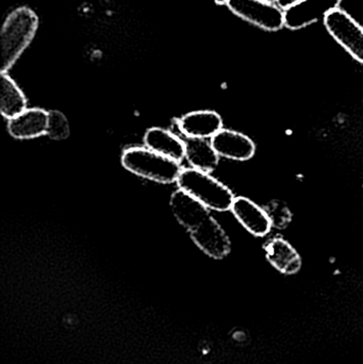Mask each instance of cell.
I'll list each match as a JSON object with an SVG mask.
<instances>
[{"instance_id": "cell-12", "label": "cell", "mask_w": 363, "mask_h": 364, "mask_svg": "<svg viewBox=\"0 0 363 364\" xmlns=\"http://www.w3.org/2000/svg\"><path fill=\"white\" fill-rule=\"evenodd\" d=\"M266 259L277 271L285 275H293L302 269V258L298 250L281 237H272L264 246Z\"/></svg>"}, {"instance_id": "cell-10", "label": "cell", "mask_w": 363, "mask_h": 364, "mask_svg": "<svg viewBox=\"0 0 363 364\" xmlns=\"http://www.w3.org/2000/svg\"><path fill=\"white\" fill-rule=\"evenodd\" d=\"M170 203L175 218L189 232L211 216L206 205L180 188L173 193Z\"/></svg>"}, {"instance_id": "cell-7", "label": "cell", "mask_w": 363, "mask_h": 364, "mask_svg": "<svg viewBox=\"0 0 363 364\" xmlns=\"http://www.w3.org/2000/svg\"><path fill=\"white\" fill-rule=\"evenodd\" d=\"M190 235L200 250L215 260L225 258L232 250L229 237L212 216L190 231Z\"/></svg>"}, {"instance_id": "cell-11", "label": "cell", "mask_w": 363, "mask_h": 364, "mask_svg": "<svg viewBox=\"0 0 363 364\" xmlns=\"http://www.w3.org/2000/svg\"><path fill=\"white\" fill-rule=\"evenodd\" d=\"M185 138L212 139L223 129V119L215 111H194L177 122Z\"/></svg>"}, {"instance_id": "cell-16", "label": "cell", "mask_w": 363, "mask_h": 364, "mask_svg": "<svg viewBox=\"0 0 363 364\" xmlns=\"http://www.w3.org/2000/svg\"><path fill=\"white\" fill-rule=\"evenodd\" d=\"M0 111L4 117L11 119L27 110L25 95L6 73L0 75Z\"/></svg>"}, {"instance_id": "cell-19", "label": "cell", "mask_w": 363, "mask_h": 364, "mask_svg": "<svg viewBox=\"0 0 363 364\" xmlns=\"http://www.w3.org/2000/svg\"><path fill=\"white\" fill-rule=\"evenodd\" d=\"M300 0H277L276 4L281 6L283 10L289 8V6H293V4H298Z\"/></svg>"}, {"instance_id": "cell-18", "label": "cell", "mask_w": 363, "mask_h": 364, "mask_svg": "<svg viewBox=\"0 0 363 364\" xmlns=\"http://www.w3.org/2000/svg\"><path fill=\"white\" fill-rule=\"evenodd\" d=\"M46 134L55 141L65 140L70 136V125L63 113L57 110L49 111Z\"/></svg>"}, {"instance_id": "cell-9", "label": "cell", "mask_w": 363, "mask_h": 364, "mask_svg": "<svg viewBox=\"0 0 363 364\" xmlns=\"http://www.w3.org/2000/svg\"><path fill=\"white\" fill-rule=\"evenodd\" d=\"M230 210L239 223L255 237H266L273 228L264 208L247 197H236Z\"/></svg>"}, {"instance_id": "cell-8", "label": "cell", "mask_w": 363, "mask_h": 364, "mask_svg": "<svg viewBox=\"0 0 363 364\" xmlns=\"http://www.w3.org/2000/svg\"><path fill=\"white\" fill-rule=\"evenodd\" d=\"M211 144L220 157L234 161H247L256 154V144L246 134L234 130L222 129L212 139Z\"/></svg>"}, {"instance_id": "cell-15", "label": "cell", "mask_w": 363, "mask_h": 364, "mask_svg": "<svg viewBox=\"0 0 363 364\" xmlns=\"http://www.w3.org/2000/svg\"><path fill=\"white\" fill-rule=\"evenodd\" d=\"M185 159L196 170L210 173L219 166L220 156L206 139L185 138Z\"/></svg>"}, {"instance_id": "cell-6", "label": "cell", "mask_w": 363, "mask_h": 364, "mask_svg": "<svg viewBox=\"0 0 363 364\" xmlns=\"http://www.w3.org/2000/svg\"><path fill=\"white\" fill-rule=\"evenodd\" d=\"M342 0H300L298 4L283 10L285 27L290 30H300L308 27L330 12L339 9Z\"/></svg>"}, {"instance_id": "cell-3", "label": "cell", "mask_w": 363, "mask_h": 364, "mask_svg": "<svg viewBox=\"0 0 363 364\" xmlns=\"http://www.w3.org/2000/svg\"><path fill=\"white\" fill-rule=\"evenodd\" d=\"M121 164L126 170L143 178L159 183L177 182L183 168L180 164L145 147H131L124 151Z\"/></svg>"}, {"instance_id": "cell-4", "label": "cell", "mask_w": 363, "mask_h": 364, "mask_svg": "<svg viewBox=\"0 0 363 364\" xmlns=\"http://www.w3.org/2000/svg\"><path fill=\"white\" fill-rule=\"evenodd\" d=\"M226 6L237 16L266 31L285 27V15L278 4L264 0H228Z\"/></svg>"}, {"instance_id": "cell-1", "label": "cell", "mask_w": 363, "mask_h": 364, "mask_svg": "<svg viewBox=\"0 0 363 364\" xmlns=\"http://www.w3.org/2000/svg\"><path fill=\"white\" fill-rule=\"evenodd\" d=\"M38 28V15L28 6H19L8 15L0 32V72H9L16 63L26 48L31 44Z\"/></svg>"}, {"instance_id": "cell-17", "label": "cell", "mask_w": 363, "mask_h": 364, "mask_svg": "<svg viewBox=\"0 0 363 364\" xmlns=\"http://www.w3.org/2000/svg\"><path fill=\"white\" fill-rule=\"evenodd\" d=\"M264 208L270 218L273 228L285 229L292 222L293 215H292L291 210L283 201L274 199V200L266 203Z\"/></svg>"}, {"instance_id": "cell-14", "label": "cell", "mask_w": 363, "mask_h": 364, "mask_svg": "<svg viewBox=\"0 0 363 364\" xmlns=\"http://www.w3.org/2000/svg\"><path fill=\"white\" fill-rule=\"evenodd\" d=\"M144 142L147 149L179 164L185 158V142L168 130L151 128L145 134Z\"/></svg>"}, {"instance_id": "cell-20", "label": "cell", "mask_w": 363, "mask_h": 364, "mask_svg": "<svg viewBox=\"0 0 363 364\" xmlns=\"http://www.w3.org/2000/svg\"><path fill=\"white\" fill-rule=\"evenodd\" d=\"M213 1H215V4H220V6H222V4H227L228 0H213Z\"/></svg>"}, {"instance_id": "cell-5", "label": "cell", "mask_w": 363, "mask_h": 364, "mask_svg": "<svg viewBox=\"0 0 363 364\" xmlns=\"http://www.w3.org/2000/svg\"><path fill=\"white\" fill-rule=\"evenodd\" d=\"M328 33L356 61L363 63V27L347 11L336 9L324 18Z\"/></svg>"}, {"instance_id": "cell-13", "label": "cell", "mask_w": 363, "mask_h": 364, "mask_svg": "<svg viewBox=\"0 0 363 364\" xmlns=\"http://www.w3.org/2000/svg\"><path fill=\"white\" fill-rule=\"evenodd\" d=\"M48 112L43 109H27L21 114L9 119V134L18 140L38 138L46 134Z\"/></svg>"}, {"instance_id": "cell-21", "label": "cell", "mask_w": 363, "mask_h": 364, "mask_svg": "<svg viewBox=\"0 0 363 364\" xmlns=\"http://www.w3.org/2000/svg\"><path fill=\"white\" fill-rule=\"evenodd\" d=\"M264 1L272 2V4H276L277 0H264Z\"/></svg>"}, {"instance_id": "cell-2", "label": "cell", "mask_w": 363, "mask_h": 364, "mask_svg": "<svg viewBox=\"0 0 363 364\" xmlns=\"http://www.w3.org/2000/svg\"><path fill=\"white\" fill-rule=\"evenodd\" d=\"M176 183L180 190L197 199L209 210L228 211L236 198L228 186L210 176L209 173L196 168L183 170Z\"/></svg>"}]
</instances>
